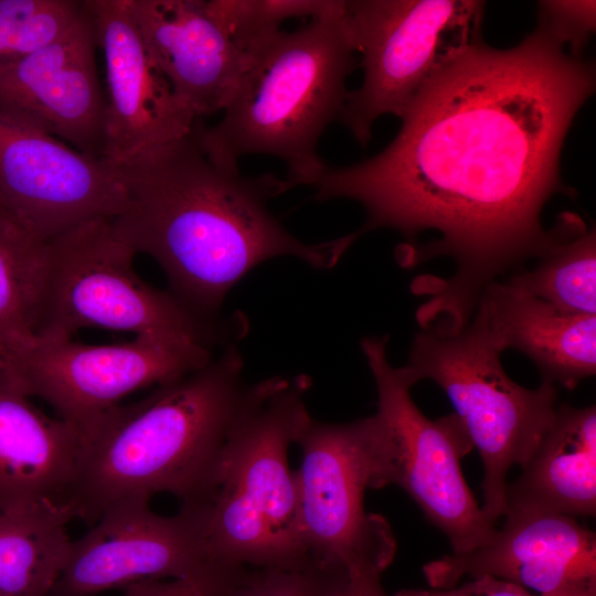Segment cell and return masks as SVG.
Listing matches in <instances>:
<instances>
[{"instance_id":"6da1fadb","label":"cell","mask_w":596,"mask_h":596,"mask_svg":"<svg viewBox=\"0 0 596 596\" xmlns=\"http://www.w3.org/2000/svg\"><path fill=\"white\" fill-rule=\"evenodd\" d=\"M565 47L542 22L514 47L470 46L418 93L387 147L326 166L311 183L317 201L364 207L358 237L392 228L409 252L424 232L439 235L419 263L448 256L456 270L416 281L429 296L421 324L462 328L490 283L547 245L541 213L552 195L573 191L560 177L561 151L595 89L594 65Z\"/></svg>"},{"instance_id":"7a4b0ae2","label":"cell","mask_w":596,"mask_h":596,"mask_svg":"<svg viewBox=\"0 0 596 596\" xmlns=\"http://www.w3.org/2000/svg\"><path fill=\"white\" fill-rule=\"evenodd\" d=\"M195 125L117 167L127 203L113 219L115 227L160 265L169 291L198 317L215 321L234 285L270 258L333 267L354 235L316 244L298 240L268 207L289 190L285 179L248 177L214 162L200 147Z\"/></svg>"},{"instance_id":"3957f363","label":"cell","mask_w":596,"mask_h":596,"mask_svg":"<svg viewBox=\"0 0 596 596\" xmlns=\"http://www.w3.org/2000/svg\"><path fill=\"white\" fill-rule=\"evenodd\" d=\"M236 344L147 396L110 408L82 430L67 497L75 519L93 524L123 504L169 493L206 503L230 435L254 394Z\"/></svg>"},{"instance_id":"277c9868","label":"cell","mask_w":596,"mask_h":596,"mask_svg":"<svg viewBox=\"0 0 596 596\" xmlns=\"http://www.w3.org/2000/svg\"><path fill=\"white\" fill-rule=\"evenodd\" d=\"M345 1L292 30L257 41L221 119L195 125L200 147L214 162L238 168L248 155L272 156L287 166L289 189L310 185L327 164L319 139L339 119L356 65Z\"/></svg>"},{"instance_id":"5b68a950","label":"cell","mask_w":596,"mask_h":596,"mask_svg":"<svg viewBox=\"0 0 596 596\" xmlns=\"http://www.w3.org/2000/svg\"><path fill=\"white\" fill-rule=\"evenodd\" d=\"M308 376L270 377L255 392L230 435L211 499L204 538L227 567L310 566L300 520L296 470L288 450L308 419Z\"/></svg>"},{"instance_id":"8992f818","label":"cell","mask_w":596,"mask_h":596,"mask_svg":"<svg viewBox=\"0 0 596 596\" xmlns=\"http://www.w3.org/2000/svg\"><path fill=\"white\" fill-rule=\"evenodd\" d=\"M501 353L471 317L458 330L422 328L403 366L414 385L432 380L455 406L483 464L481 510L494 526L507 510L509 469L524 466L557 408L555 385H519L505 374Z\"/></svg>"},{"instance_id":"52a82bcc","label":"cell","mask_w":596,"mask_h":596,"mask_svg":"<svg viewBox=\"0 0 596 596\" xmlns=\"http://www.w3.org/2000/svg\"><path fill=\"white\" fill-rule=\"evenodd\" d=\"M136 249L113 219H96L46 242V276L36 337L73 338L84 328L151 334L230 345L221 332L173 294L146 283L135 270ZM34 336V337H35Z\"/></svg>"},{"instance_id":"ba28073f","label":"cell","mask_w":596,"mask_h":596,"mask_svg":"<svg viewBox=\"0 0 596 596\" xmlns=\"http://www.w3.org/2000/svg\"><path fill=\"white\" fill-rule=\"evenodd\" d=\"M483 1H345L363 83L349 92L339 119L365 146L374 121L408 106L438 73L482 41Z\"/></svg>"},{"instance_id":"9c48e42d","label":"cell","mask_w":596,"mask_h":596,"mask_svg":"<svg viewBox=\"0 0 596 596\" xmlns=\"http://www.w3.org/2000/svg\"><path fill=\"white\" fill-rule=\"evenodd\" d=\"M386 347V336L361 341L377 391L382 486L406 491L447 536L453 553L469 552L496 530L461 471V458L473 448L471 439L456 414L432 421L419 411L411 397L414 384L404 368L392 366Z\"/></svg>"},{"instance_id":"30bf717a","label":"cell","mask_w":596,"mask_h":596,"mask_svg":"<svg viewBox=\"0 0 596 596\" xmlns=\"http://www.w3.org/2000/svg\"><path fill=\"white\" fill-rule=\"evenodd\" d=\"M380 440L376 414L344 424L310 417L302 427L296 476L311 565L340 572L362 564L385 570L392 562L396 544L387 521L364 509L365 491L383 488Z\"/></svg>"},{"instance_id":"8fae6325","label":"cell","mask_w":596,"mask_h":596,"mask_svg":"<svg viewBox=\"0 0 596 596\" xmlns=\"http://www.w3.org/2000/svg\"><path fill=\"white\" fill-rule=\"evenodd\" d=\"M213 360L203 342L140 334L119 344L34 337L0 366L29 397L47 403L79 433L128 395L159 386Z\"/></svg>"},{"instance_id":"7c38bea8","label":"cell","mask_w":596,"mask_h":596,"mask_svg":"<svg viewBox=\"0 0 596 596\" xmlns=\"http://www.w3.org/2000/svg\"><path fill=\"white\" fill-rule=\"evenodd\" d=\"M244 567H226L210 555L204 504H181L161 515L149 503L115 507L72 540L66 563L49 596H94L152 579H188L231 589Z\"/></svg>"},{"instance_id":"4fadbf2b","label":"cell","mask_w":596,"mask_h":596,"mask_svg":"<svg viewBox=\"0 0 596 596\" xmlns=\"http://www.w3.org/2000/svg\"><path fill=\"white\" fill-rule=\"evenodd\" d=\"M0 202L43 242L114 219L127 199L117 168L0 110Z\"/></svg>"},{"instance_id":"5bb4252c","label":"cell","mask_w":596,"mask_h":596,"mask_svg":"<svg viewBox=\"0 0 596 596\" xmlns=\"http://www.w3.org/2000/svg\"><path fill=\"white\" fill-rule=\"evenodd\" d=\"M106 68L102 157L115 168L190 134L198 119L174 95L150 55L129 0H87Z\"/></svg>"},{"instance_id":"9a60e30c","label":"cell","mask_w":596,"mask_h":596,"mask_svg":"<svg viewBox=\"0 0 596 596\" xmlns=\"http://www.w3.org/2000/svg\"><path fill=\"white\" fill-rule=\"evenodd\" d=\"M504 523L482 545L423 566L432 588L491 575L540 595L596 596V535L574 517L508 509Z\"/></svg>"},{"instance_id":"2e32d148","label":"cell","mask_w":596,"mask_h":596,"mask_svg":"<svg viewBox=\"0 0 596 596\" xmlns=\"http://www.w3.org/2000/svg\"><path fill=\"white\" fill-rule=\"evenodd\" d=\"M96 47L84 7L60 39L0 67V110L85 155L103 158L105 97Z\"/></svg>"},{"instance_id":"e0dca14e","label":"cell","mask_w":596,"mask_h":596,"mask_svg":"<svg viewBox=\"0 0 596 596\" xmlns=\"http://www.w3.org/2000/svg\"><path fill=\"white\" fill-rule=\"evenodd\" d=\"M146 46L178 99L198 118L222 111L247 54L210 0H129Z\"/></svg>"},{"instance_id":"ac0fdd59","label":"cell","mask_w":596,"mask_h":596,"mask_svg":"<svg viewBox=\"0 0 596 596\" xmlns=\"http://www.w3.org/2000/svg\"><path fill=\"white\" fill-rule=\"evenodd\" d=\"M494 347L525 354L542 382L573 390L596 371V315L564 312L507 280L490 283L471 316Z\"/></svg>"},{"instance_id":"d6986e66","label":"cell","mask_w":596,"mask_h":596,"mask_svg":"<svg viewBox=\"0 0 596 596\" xmlns=\"http://www.w3.org/2000/svg\"><path fill=\"white\" fill-rule=\"evenodd\" d=\"M0 366V510L42 501L67 504L79 430L35 407Z\"/></svg>"},{"instance_id":"ffe728a7","label":"cell","mask_w":596,"mask_h":596,"mask_svg":"<svg viewBox=\"0 0 596 596\" xmlns=\"http://www.w3.org/2000/svg\"><path fill=\"white\" fill-rule=\"evenodd\" d=\"M507 510L570 517L596 512V408L561 405L554 422L505 488ZM505 510V511H507Z\"/></svg>"},{"instance_id":"44dd1931","label":"cell","mask_w":596,"mask_h":596,"mask_svg":"<svg viewBox=\"0 0 596 596\" xmlns=\"http://www.w3.org/2000/svg\"><path fill=\"white\" fill-rule=\"evenodd\" d=\"M68 504L42 501L0 510V595L49 596L68 556Z\"/></svg>"},{"instance_id":"7402d4cb","label":"cell","mask_w":596,"mask_h":596,"mask_svg":"<svg viewBox=\"0 0 596 596\" xmlns=\"http://www.w3.org/2000/svg\"><path fill=\"white\" fill-rule=\"evenodd\" d=\"M538 258L534 268L505 280L561 311L596 313L595 227L585 230L577 215L563 214Z\"/></svg>"},{"instance_id":"603a6c76","label":"cell","mask_w":596,"mask_h":596,"mask_svg":"<svg viewBox=\"0 0 596 596\" xmlns=\"http://www.w3.org/2000/svg\"><path fill=\"white\" fill-rule=\"evenodd\" d=\"M46 276V242L0 204V363L35 336Z\"/></svg>"},{"instance_id":"cb8c5ba5","label":"cell","mask_w":596,"mask_h":596,"mask_svg":"<svg viewBox=\"0 0 596 596\" xmlns=\"http://www.w3.org/2000/svg\"><path fill=\"white\" fill-rule=\"evenodd\" d=\"M83 11V1L0 0V67L60 39Z\"/></svg>"},{"instance_id":"d4e9b609","label":"cell","mask_w":596,"mask_h":596,"mask_svg":"<svg viewBox=\"0 0 596 596\" xmlns=\"http://www.w3.org/2000/svg\"><path fill=\"white\" fill-rule=\"evenodd\" d=\"M213 10L247 54L260 39L294 18L312 19L334 9L339 0H210Z\"/></svg>"},{"instance_id":"484cf974","label":"cell","mask_w":596,"mask_h":596,"mask_svg":"<svg viewBox=\"0 0 596 596\" xmlns=\"http://www.w3.org/2000/svg\"><path fill=\"white\" fill-rule=\"evenodd\" d=\"M342 572L301 568H247L227 596H327Z\"/></svg>"},{"instance_id":"4316f807","label":"cell","mask_w":596,"mask_h":596,"mask_svg":"<svg viewBox=\"0 0 596 596\" xmlns=\"http://www.w3.org/2000/svg\"><path fill=\"white\" fill-rule=\"evenodd\" d=\"M540 22L581 56L595 29V1H541Z\"/></svg>"},{"instance_id":"83f0119b","label":"cell","mask_w":596,"mask_h":596,"mask_svg":"<svg viewBox=\"0 0 596 596\" xmlns=\"http://www.w3.org/2000/svg\"><path fill=\"white\" fill-rule=\"evenodd\" d=\"M393 596H534L526 588L491 575H481L449 588L403 589ZM554 596V595H539Z\"/></svg>"},{"instance_id":"f1b7e54d","label":"cell","mask_w":596,"mask_h":596,"mask_svg":"<svg viewBox=\"0 0 596 596\" xmlns=\"http://www.w3.org/2000/svg\"><path fill=\"white\" fill-rule=\"evenodd\" d=\"M123 589V596H227L231 592L188 579L145 581Z\"/></svg>"},{"instance_id":"f546056e","label":"cell","mask_w":596,"mask_h":596,"mask_svg":"<svg viewBox=\"0 0 596 596\" xmlns=\"http://www.w3.org/2000/svg\"><path fill=\"white\" fill-rule=\"evenodd\" d=\"M382 570L373 565H358L341 573L327 596H390L381 584Z\"/></svg>"},{"instance_id":"4dcf8cb0","label":"cell","mask_w":596,"mask_h":596,"mask_svg":"<svg viewBox=\"0 0 596 596\" xmlns=\"http://www.w3.org/2000/svg\"><path fill=\"white\" fill-rule=\"evenodd\" d=\"M558 596H592V595H584V594H560Z\"/></svg>"},{"instance_id":"1f68e13d","label":"cell","mask_w":596,"mask_h":596,"mask_svg":"<svg viewBox=\"0 0 596 596\" xmlns=\"http://www.w3.org/2000/svg\"><path fill=\"white\" fill-rule=\"evenodd\" d=\"M0 596H2V595H0Z\"/></svg>"},{"instance_id":"d6a6232c","label":"cell","mask_w":596,"mask_h":596,"mask_svg":"<svg viewBox=\"0 0 596 596\" xmlns=\"http://www.w3.org/2000/svg\"><path fill=\"white\" fill-rule=\"evenodd\" d=\"M0 204H1V202H0Z\"/></svg>"}]
</instances>
